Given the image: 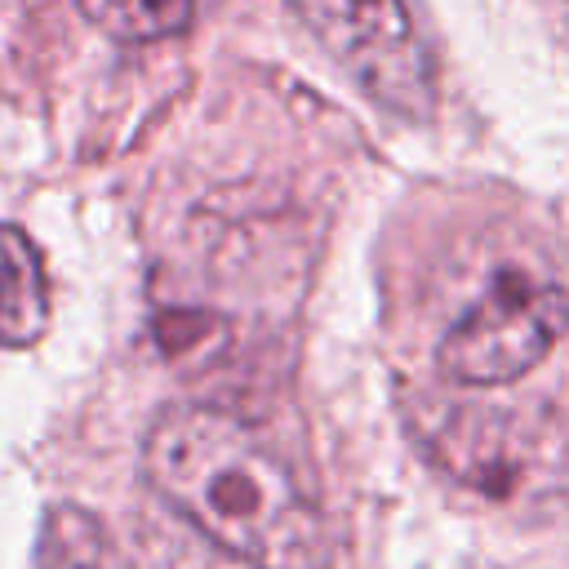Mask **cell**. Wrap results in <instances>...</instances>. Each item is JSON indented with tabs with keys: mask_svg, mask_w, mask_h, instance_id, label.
Instances as JSON below:
<instances>
[{
	"mask_svg": "<svg viewBox=\"0 0 569 569\" xmlns=\"http://www.w3.org/2000/svg\"><path fill=\"white\" fill-rule=\"evenodd\" d=\"M80 13L116 40H164L191 27L196 0H76Z\"/></svg>",
	"mask_w": 569,
	"mask_h": 569,
	"instance_id": "7",
	"label": "cell"
},
{
	"mask_svg": "<svg viewBox=\"0 0 569 569\" xmlns=\"http://www.w3.org/2000/svg\"><path fill=\"white\" fill-rule=\"evenodd\" d=\"M31 569H133V560L93 511L58 502L40 520Z\"/></svg>",
	"mask_w": 569,
	"mask_h": 569,
	"instance_id": "6",
	"label": "cell"
},
{
	"mask_svg": "<svg viewBox=\"0 0 569 569\" xmlns=\"http://www.w3.org/2000/svg\"><path fill=\"white\" fill-rule=\"evenodd\" d=\"M147 485L249 569H320L325 520L284 458L236 413L169 405L142 440Z\"/></svg>",
	"mask_w": 569,
	"mask_h": 569,
	"instance_id": "1",
	"label": "cell"
},
{
	"mask_svg": "<svg viewBox=\"0 0 569 569\" xmlns=\"http://www.w3.org/2000/svg\"><path fill=\"white\" fill-rule=\"evenodd\" d=\"M325 53L382 107L422 120L436 102V62L413 0H289Z\"/></svg>",
	"mask_w": 569,
	"mask_h": 569,
	"instance_id": "4",
	"label": "cell"
},
{
	"mask_svg": "<svg viewBox=\"0 0 569 569\" xmlns=\"http://www.w3.org/2000/svg\"><path fill=\"white\" fill-rule=\"evenodd\" d=\"M569 329V289L529 267H502L440 338V369L458 387H502L529 373Z\"/></svg>",
	"mask_w": 569,
	"mask_h": 569,
	"instance_id": "3",
	"label": "cell"
},
{
	"mask_svg": "<svg viewBox=\"0 0 569 569\" xmlns=\"http://www.w3.org/2000/svg\"><path fill=\"white\" fill-rule=\"evenodd\" d=\"M418 453L458 489L507 511L569 507V422L542 405L422 396L405 413Z\"/></svg>",
	"mask_w": 569,
	"mask_h": 569,
	"instance_id": "2",
	"label": "cell"
},
{
	"mask_svg": "<svg viewBox=\"0 0 569 569\" xmlns=\"http://www.w3.org/2000/svg\"><path fill=\"white\" fill-rule=\"evenodd\" d=\"M49 325V280L27 231L0 222V347H27Z\"/></svg>",
	"mask_w": 569,
	"mask_h": 569,
	"instance_id": "5",
	"label": "cell"
}]
</instances>
